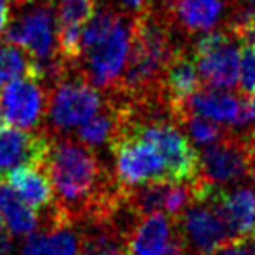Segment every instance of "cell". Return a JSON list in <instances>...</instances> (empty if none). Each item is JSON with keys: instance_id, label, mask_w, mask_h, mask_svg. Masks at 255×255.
I'll list each match as a JSON object with an SVG mask.
<instances>
[{"instance_id": "obj_26", "label": "cell", "mask_w": 255, "mask_h": 255, "mask_svg": "<svg viewBox=\"0 0 255 255\" xmlns=\"http://www.w3.org/2000/svg\"><path fill=\"white\" fill-rule=\"evenodd\" d=\"M11 19V0H0V33H4Z\"/></svg>"}, {"instance_id": "obj_13", "label": "cell", "mask_w": 255, "mask_h": 255, "mask_svg": "<svg viewBox=\"0 0 255 255\" xmlns=\"http://www.w3.org/2000/svg\"><path fill=\"white\" fill-rule=\"evenodd\" d=\"M51 149V136L18 128H0V182L19 166H44Z\"/></svg>"}, {"instance_id": "obj_18", "label": "cell", "mask_w": 255, "mask_h": 255, "mask_svg": "<svg viewBox=\"0 0 255 255\" xmlns=\"http://www.w3.org/2000/svg\"><path fill=\"white\" fill-rule=\"evenodd\" d=\"M0 215L5 226L16 236L32 234L39 227V217L25 201L18 198L14 191L0 182Z\"/></svg>"}, {"instance_id": "obj_15", "label": "cell", "mask_w": 255, "mask_h": 255, "mask_svg": "<svg viewBox=\"0 0 255 255\" xmlns=\"http://www.w3.org/2000/svg\"><path fill=\"white\" fill-rule=\"evenodd\" d=\"M21 255H81L77 234L58 206L47 213L46 231L28 236Z\"/></svg>"}, {"instance_id": "obj_8", "label": "cell", "mask_w": 255, "mask_h": 255, "mask_svg": "<svg viewBox=\"0 0 255 255\" xmlns=\"http://www.w3.org/2000/svg\"><path fill=\"white\" fill-rule=\"evenodd\" d=\"M212 203L229 231L231 241L255 240V187L205 185L201 198Z\"/></svg>"}, {"instance_id": "obj_31", "label": "cell", "mask_w": 255, "mask_h": 255, "mask_svg": "<svg viewBox=\"0 0 255 255\" xmlns=\"http://www.w3.org/2000/svg\"><path fill=\"white\" fill-rule=\"evenodd\" d=\"M248 4H252V5H255V0H247Z\"/></svg>"}, {"instance_id": "obj_2", "label": "cell", "mask_w": 255, "mask_h": 255, "mask_svg": "<svg viewBox=\"0 0 255 255\" xmlns=\"http://www.w3.org/2000/svg\"><path fill=\"white\" fill-rule=\"evenodd\" d=\"M119 114V126L116 133H128L149 142L157 149L166 166L168 184H192L199 177V154L189 138L180 131L178 124L171 121L133 123ZM116 136V135H114Z\"/></svg>"}, {"instance_id": "obj_28", "label": "cell", "mask_w": 255, "mask_h": 255, "mask_svg": "<svg viewBox=\"0 0 255 255\" xmlns=\"http://www.w3.org/2000/svg\"><path fill=\"white\" fill-rule=\"evenodd\" d=\"M166 2V0H149V4H150V9H161L163 7V4Z\"/></svg>"}, {"instance_id": "obj_24", "label": "cell", "mask_w": 255, "mask_h": 255, "mask_svg": "<svg viewBox=\"0 0 255 255\" xmlns=\"http://www.w3.org/2000/svg\"><path fill=\"white\" fill-rule=\"evenodd\" d=\"M100 4L109 5L116 12L129 18H138L150 9L149 0H102Z\"/></svg>"}, {"instance_id": "obj_20", "label": "cell", "mask_w": 255, "mask_h": 255, "mask_svg": "<svg viewBox=\"0 0 255 255\" xmlns=\"http://www.w3.org/2000/svg\"><path fill=\"white\" fill-rule=\"evenodd\" d=\"M32 74V58H28L19 47L0 40V88L5 82Z\"/></svg>"}, {"instance_id": "obj_14", "label": "cell", "mask_w": 255, "mask_h": 255, "mask_svg": "<svg viewBox=\"0 0 255 255\" xmlns=\"http://www.w3.org/2000/svg\"><path fill=\"white\" fill-rule=\"evenodd\" d=\"M185 116H199L213 123H224L229 128L248 126L245 100L220 89H201L175 110V123Z\"/></svg>"}, {"instance_id": "obj_23", "label": "cell", "mask_w": 255, "mask_h": 255, "mask_svg": "<svg viewBox=\"0 0 255 255\" xmlns=\"http://www.w3.org/2000/svg\"><path fill=\"white\" fill-rule=\"evenodd\" d=\"M240 91L245 98L255 96V42L247 40L240 49Z\"/></svg>"}, {"instance_id": "obj_30", "label": "cell", "mask_w": 255, "mask_h": 255, "mask_svg": "<svg viewBox=\"0 0 255 255\" xmlns=\"http://www.w3.org/2000/svg\"><path fill=\"white\" fill-rule=\"evenodd\" d=\"M4 226H5V222H4V219H2V215H0V233H4Z\"/></svg>"}, {"instance_id": "obj_5", "label": "cell", "mask_w": 255, "mask_h": 255, "mask_svg": "<svg viewBox=\"0 0 255 255\" xmlns=\"http://www.w3.org/2000/svg\"><path fill=\"white\" fill-rule=\"evenodd\" d=\"M116 163V182L123 191L149 184H168L166 166L154 145L128 133H116L110 142Z\"/></svg>"}, {"instance_id": "obj_9", "label": "cell", "mask_w": 255, "mask_h": 255, "mask_svg": "<svg viewBox=\"0 0 255 255\" xmlns=\"http://www.w3.org/2000/svg\"><path fill=\"white\" fill-rule=\"evenodd\" d=\"M177 226L192 255H215L231 241L226 224L206 199H196L177 220Z\"/></svg>"}, {"instance_id": "obj_3", "label": "cell", "mask_w": 255, "mask_h": 255, "mask_svg": "<svg viewBox=\"0 0 255 255\" xmlns=\"http://www.w3.org/2000/svg\"><path fill=\"white\" fill-rule=\"evenodd\" d=\"M135 18L119 14L112 30L91 49L84 51L79 63V74L96 89L117 88L129 60Z\"/></svg>"}, {"instance_id": "obj_27", "label": "cell", "mask_w": 255, "mask_h": 255, "mask_svg": "<svg viewBox=\"0 0 255 255\" xmlns=\"http://www.w3.org/2000/svg\"><path fill=\"white\" fill-rule=\"evenodd\" d=\"M12 252V241L7 233H0V255H9Z\"/></svg>"}, {"instance_id": "obj_7", "label": "cell", "mask_w": 255, "mask_h": 255, "mask_svg": "<svg viewBox=\"0 0 255 255\" xmlns=\"http://www.w3.org/2000/svg\"><path fill=\"white\" fill-rule=\"evenodd\" d=\"M238 39L227 30H213L199 37L191 47L199 77L210 89H233L240 77Z\"/></svg>"}, {"instance_id": "obj_1", "label": "cell", "mask_w": 255, "mask_h": 255, "mask_svg": "<svg viewBox=\"0 0 255 255\" xmlns=\"http://www.w3.org/2000/svg\"><path fill=\"white\" fill-rule=\"evenodd\" d=\"M4 35L9 44L23 47L37 63H46L56 58V0H11V19Z\"/></svg>"}, {"instance_id": "obj_16", "label": "cell", "mask_w": 255, "mask_h": 255, "mask_svg": "<svg viewBox=\"0 0 255 255\" xmlns=\"http://www.w3.org/2000/svg\"><path fill=\"white\" fill-rule=\"evenodd\" d=\"M163 88L170 100L171 110H175L187 102L191 96L201 91V77H199L198 67L192 58L191 49L182 46L168 63L163 75Z\"/></svg>"}, {"instance_id": "obj_29", "label": "cell", "mask_w": 255, "mask_h": 255, "mask_svg": "<svg viewBox=\"0 0 255 255\" xmlns=\"http://www.w3.org/2000/svg\"><path fill=\"white\" fill-rule=\"evenodd\" d=\"M5 126V116H4V109H2V103H0V128Z\"/></svg>"}, {"instance_id": "obj_19", "label": "cell", "mask_w": 255, "mask_h": 255, "mask_svg": "<svg viewBox=\"0 0 255 255\" xmlns=\"http://www.w3.org/2000/svg\"><path fill=\"white\" fill-rule=\"evenodd\" d=\"M119 126V114L117 109L114 107V103L110 102L109 109L103 107V110L100 114H96L91 121L81 126L77 129V138L81 140L82 145L86 147H100L107 142H112L114 135L117 131Z\"/></svg>"}, {"instance_id": "obj_6", "label": "cell", "mask_w": 255, "mask_h": 255, "mask_svg": "<svg viewBox=\"0 0 255 255\" xmlns=\"http://www.w3.org/2000/svg\"><path fill=\"white\" fill-rule=\"evenodd\" d=\"M72 75V74H70ZM65 77L53 86L47 103V116L54 133L84 126L103 110V98L81 74Z\"/></svg>"}, {"instance_id": "obj_10", "label": "cell", "mask_w": 255, "mask_h": 255, "mask_svg": "<svg viewBox=\"0 0 255 255\" xmlns=\"http://www.w3.org/2000/svg\"><path fill=\"white\" fill-rule=\"evenodd\" d=\"M234 0H166L157 9L175 33L191 37L213 32L226 23ZM156 11V9H154Z\"/></svg>"}, {"instance_id": "obj_4", "label": "cell", "mask_w": 255, "mask_h": 255, "mask_svg": "<svg viewBox=\"0 0 255 255\" xmlns=\"http://www.w3.org/2000/svg\"><path fill=\"white\" fill-rule=\"evenodd\" d=\"M255 168V131L234 135L227 131L220 142L205 147L199 154L198 180L215 187L252 178Z\"/></svg>"}, {"instance_id": "obj_22", "label": "cell", "mask_w": 255, "mask_h": 255, "mask_svg": "<svg viewBox=\"0 0 255 255\" xmlns=\"http://www.w3.org/2000/svg\"><path fill=\"white\" fill-rule=\"evenodd\" d=\"M96 11V0H61L58 4V26L84 28Z\"/></svg>"}, {"instance_id": "obj_11", "label": "cell", "mask_w": 255, "mask_h": 255, "mask_svg": "<svg viewBox=\"0 0 255 255\" xmlns=\"http://www.w3.org/2000/svg\"><path fill=\"white\" fill-rule=\"evenodd\" d=\"M0 103L12 128L30 131L40 124L47 109L42 81L35 75H25L7 82L0 93Z\"/></svg>"}, {"instance_id": "obj_25", "label": "cell", "mask_w": 255, "mask_h": 255, "mask_svg": "<svg viewBox=\"0 0 255 255\" xmlns=\"http://www.w3.org/2000/svg\"><path fill=\"white\" fill-rule=\"evenodd\" d=\"M215 255H255V240L229 241L217 250Z\"/></svg>"}, {"instance_id": "obj_17", "label": "cell", "mask_w": 255, "mask_h": 255, "mask_svg": "<svg viewBox=\"0 0 255 255\" xmlns=\"http://www.w3.org/2000/svg\"><path fill=\"white\" fill-rule=\"evenodd\" d=\"M5 182L32 210L49 212L54 206V187L40 166H19L7 175Z\"/></svg>"}, {"instance_id": "obj_32", "label": "cell", "mask_w": 255, "mask_h": 255, "mask_svg": "<svg viewBox=\"0 0 255 255\" xmlns=\"http://www.w3.org/2000/svg\"><path fill=\"white\" fill-rule=\"evenodd\" d=\"M250 40H252V42H255V32H254V35H252V39H250Z\"/></svg>"}, {"instance_id": "obj_21", "label": "cell", "mask_w": 255, "mask_h": 255, "mask_svg": "<svg viewBox=\"0 0 255 255\" xmlns=\"http://www.w3.org/2000/svg\"><path fill=\"white\" fill-rule=\"evenodd\" d=\"M180 126H184L187 136L196 143V145L210 147L213 143L220 142L227 135L229 129H224L219 123H213L210 119L199 116H185L178 121Z\"/></svg>"}, {"instance_id": "obj_12", "label": "cell", "mask_w": 255, "mask_h": 255, "mask_svg": "<svg viewBox=\"0 0 255 255\" xmlns=\"http://www.w3.org/2000/svg\"><path fill=\"white\" fill-rule=\"evenodd\" d=\"M128 255H189L177 222L164 213L142 217L126 241Z\"/></svg>"}]
</instances>
